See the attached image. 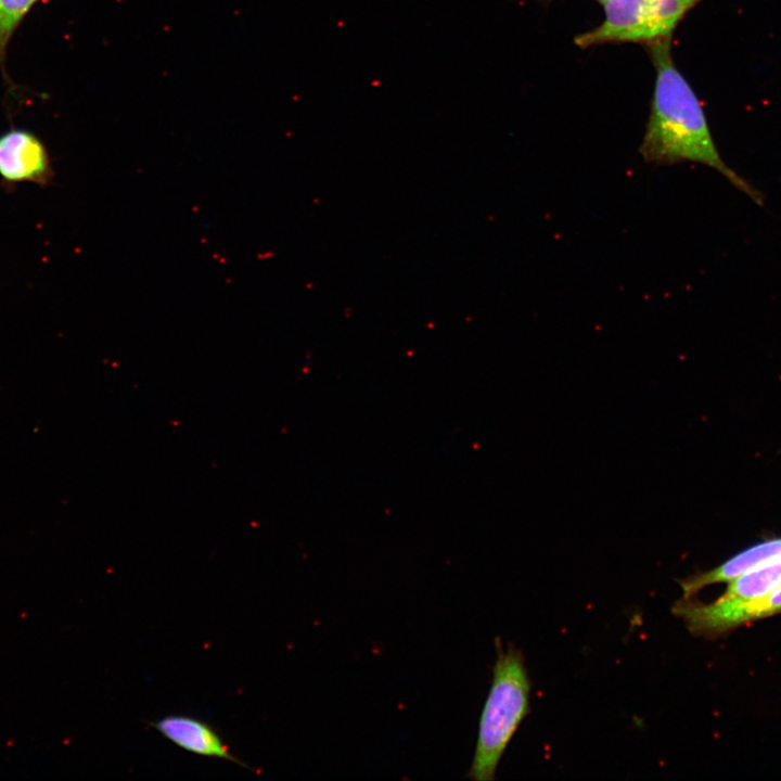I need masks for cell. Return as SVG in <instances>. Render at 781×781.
I'll return each instance as SVG.
<instances>
[{
    "mask_svg": "<svg viewBox=\"0 0 781 781\" xmlns=\"http://www.w3.org/2000/svg\"><path fill=\"white\" fill-rule=\"evenodd\" d=\"M655 67L650 116L639 148L654 165L694 162L721 174L731 184L761 204V194L722 159L704 110L689 82L675 66L671 37L646 43Z\"/></svg>",
    "mask_w": 781,
    "mask_h": 781,
    "instance_id": "obj_1",
    "label": "cell"
},
{
    "mask_svg": "<svg viewBox=\"0 0 781 781\" xmlns=\"http://www.w3.org/2000/svg\"><path fill=\"white\" fill-rule=\"evenodd\" d=\"M497 645L491 687L484 704L474 757L468 776L477 781L495 778L509 742L529 713L530 680L524 656L513 645Z\"/></svg>",
    "mask_w": 781,
    "mask_h": 781,
    "instance_id": "obj_2",
    "label": "cell"
},
{
    "mask_svg": "<svg viewBox=\"0 0 781 781\" xmlns=\"http://www.w3.org/2000/svg\"><path fill=\"white\" fill-rule=\"evenodd\" d=\"M705 0H609L604 20L578 35L575 43L588 48L603 43H649L671 37L673 31L699 3Z\"/></svg>",
    "mask_w": 781,
    "mask_h": 781,
    "instance_id": "obj_3",
    "label": "cell"
},
{
    "mask_svg": "<svg viewBox=\"0 0 781 781\" xmlns=\"http://www.w3.org/2000/svg\"><path fill=\"white\" fill-rule=\"evenodd\" d=\"M780 584L781 558L730 580L724 594L712 603L682 597L674 604L673 613L683 619L692 635L713 638L747 623L748 605Z\"/></svg>",
    "mask_w": 781,
    "mask_h": 781,
    "instance_id": "obj_4",
    "label": "cell"
},
{
    "mask_svg": "<svg viewBox=\"0 0 781 781\" xmlns=\"http://www.w3.org/2000/svg\"><path fill=\"white\" fill-rule=\"evenodd\" d=\"M54 171L44 143L31 131L11 128L0 135V178L7 185L47 187Z\"/></svg>",
    "mask_w": 781,
    "mask_h": 781,
    "instance_id": "obj_5",
    "label": "cell"
},
{
    "mask_svg": "<svg viewBox=\"0 0 781 781\" xmlns=\"http://www.w3.org/2000/svg\"><path fill=\"white\" fill-rule=\"evenodd\" d=\"M153 727L187 752L227 759L248 768L228 750L216 730L203 720L184 715H170L156 720Z\"/></svg>",
    "mask_w": 781,
    "mask_h": 781,
    "instance_id": "obj_6",
    "label": "cell"
},
{
    "mask_svg": "<svg viewBox=\"0 0 781 781\" xmlns=\"http://www.w3.org/2000/svg\"><path fill=\"white\" fill-rule=\"evenodd\" d=\"M779 558H781V538L768 539L743 550L713 569L693 574L678 581L683 597L690 598L708 585L730 581Z\"/></svg>",
    "mask_w": 781,
    "mask_h": 781,
    "instance_id": "obj_7",
    "label": "cell"
},
{
    "mask_svg": "<svg viewBox=\"0 0 781 781\" xmlns=\"http://www.w3.org/2000/svg\"><path fill=\"white\" fill-rule=\"evenodd\" d=\"M38 0H0V67H3L8 46Z\"/></svg>",
    "mask_w": 781,
    "mask_h": 781,
    "instance_id": "obj_8",
    "label": "cell"
},
{
    "mask_svg": "<svg viewBox=\"0 0 781 781\" xmlns=\"http://www.w3.org/2000/svg\"><path fill=\"white\" fill-rule=\"evenodd\" d=\"M781 613V584L760 600L750 604L748 622Z\"/></svg>",
    "mask_w": 781,
    "mask_h": 781,
    "instance_id": "obj_9",
    "label": "cell"
},
{
    "mask_svg": "<svg viewBox=\"0 0 781 781\" xmlns=\"http://www.w3.org/2000/svg\"><path fill=\"white\" fill-rule=\"evenodd\" d=\"M597 1H599L600 3H603V4H604V3L607 2L609 0H597Z\"/></svg>",
    "mask_w": 781,
    "mask_h": 781,
    "instance_id": "obj_10",
    "label": "cell"
}]
</instances>
